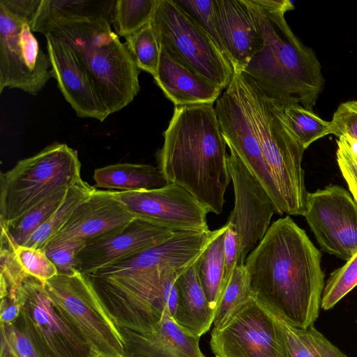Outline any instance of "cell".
I'll return each mask as SVG.
<instances>
[{
    "label": "cell",
    "mask_w": 357,
    "mask_h": 357,
    "mask_svg": "<svg viewBox=\"0 0 357 357\" xmlns=\"http://www.w3.org/2000/svg\"><path fill=\"white\" fill-rule=\"evenodd\" d=\"M321 259L289 216L277 220L244 264L252 297L293 327L314 325L325 286Z\"/></svg>",
    "instance_id": "6da1fadb"
},
{
    "label": "cell",
    "mask_w": 357,
    "mask_h": 357,
    "mask_svg": "<svg viewBox=\"0 0 357 357\" xmlns=\"http://www.w3.org/2000/svg\"><path fill=\"white\" fill-rule=\"evenodd\" d=\"M163 136L157 160L167 182L185 189L209 212L221 213L231 181L213 104L174 107Z\"/></svg>",
    "instance_id": "7a4b0ae2"
},
{
    "label": "cell",
    "mask_w": 357,
    "mask_h": 357,
    "mask_svg": "<svg viewBox=\"0 0 357 357\" xmlns=\"http://www.w3.org/2000/svg\"><path fill=\"white\" fill-rule=\"evenodd\" d=\"M261 36V46L244 70L279 106L300 105L312 111L324 87L319 61L285 20L289 0H245Z\"/></svg>",
    "instance_id": "3957f363"
},
{
    "label": "cell",
    "mask_w": 357,
    "mask_h": 357,
    "mask_svg": "<svg viewBox=\"0 0 357 357\" xmlns=\"http://www.w3.org/2000/svg\"><path fill=\"white\" fill-rule=\"evenodd\" d=\"M49 32L75 54L107 116L134 100L140 90L139 69L126 44L112 30L109 20L89 18L61 21L52 25Z\"/></svg>",
    "instance_id": "277c9868"
},
{
    "label": "cell",
    "mask_w": 357,
    "mask_h": 357,
    "mask_svg": "<svg viewBox=\"0 0 357 357\" xmlns=\"http://www.w3.org/2000/svg\"><path fill=\"white\" fill-rule=\"evenodd\" d=\"M268 171L285 213L304 215L307 197L302 160L304 147L278 116L273 103L245 73L234 71Z\"/></svg>",
    "instance_id": "5b68a950"
},
{
    "label": "cell",
    "mask_w": 357,
    "mask_h": 357,
    "mask_svg": "<svg viewBox=\"0 0 357 357\" xmlns=\"http://www.w3.org/2000/svg\"><path fill=\"white\" fill-rule=\"evenodd\" d=\"M82 180L76 151L54 142L0 174V225H8Z\"/></svg>",
    "instance_id": "8992f818"
},
{
    "label": "cell",
    "mask_w": 357,
    "mask_h": 357,
    "mask_svg": "<svg viewBox=\"0 0 357 357\" xmlns=\"http://www.w3.org/2000/svg\"><path fill=\"white\" fill-rule=\"evenodd\" d=\"M43 284L57 312L96 356L126 357L121 327L88 275L57 274Z\"/></svg>",
    "instance_id": "52a82bcc"
},
{
    "label": "cell",
    "mask_w": 357,
    "mask_h": 357,
    "mask_svg": "<svg viewBox=\"0 0 357 357\" xmlns=\"http://www.w3.org/2000/svg\"><path fill=\"white\" fill-rule=\"evenodd\" d=\"M160 45L174 59L223 89L234 68L210 36L174 0H158L150 22Z\"/></svg>",
    "instance_id": "ba28073f"
},
{
    "label": "cell",
    "mask_w": 357,
    "mask_h": 357,
    "mask_svg": "<svg viewBox=\"0 0 357 357\" xmlns=\"http://www.w3.org/2000/svg\"><path fill=\"white\" fill-rule=\"evenodd\" d=\"M21 312L14 322L42 357H96L81 335L57 312L43 284L28 275L17 291Z\"/></svg>",
    "instance_id": "9c48e42d"
},
{
    "label": "cell",
    "mask_w": 357,
    "mask_h": 357,
    "mask_svg": "<svg viewBox=\"0 0 357 357\" xmlns=\"http://www.w3.org/2000/svg\"><path fill=\"white\" fill-rule=\"evenodd\" d=\"M210 344L215 357H288L275 314L254 298L213 329Z\"/></svg>",
    "instance_id": "30bf717a"
},
{
    "label": "cell",
    "mask_w": 357,
    "mask_h": 357,
    "mask_svg": "<svg viewBox=\"0 0 357 357\" xmlns=\"http://www.w3.org/2000/svg\"><path fill=\"white\" fill-rule=\"evenodd\" d=\"M52 77L49 56L30 26L0 9V93L8 88L36 96Z\"/></svg>",
    "instance_id": "8fae6325"
},
{
    "label": "cell",
    "mask_w": 357,
    "mask_h": 357,
    "mask_svg": "<svg viewBox=\"0 0 357 357\" xmlns=\"http://www.w3.org/2000/svg\"><path fill=\"white\" fill-rule=\"evenodd\" d=\"M303 216L321 250L346 261L357 252V203L343 187L308 192Z\"/></svg>",
    "instance_id": "7c38bea8"
},
{
    "label": "cell",
    "mask_w": 357,
    "mask_h": 357,
    "mask_svg": "<svg viewBox=\"0 0 357 357\" xmlns=\"http://www.w3.org/2000/svg\"><path fill=\"white\" fill-rule=\"evenodd\" d=\"M228 172L233 183L234 206L227 222L234 228L238 241L237 266H244L247 255L264 238L275 207L266 190L228 147Z\"/></svg>",
    "instance_id": "4fadbf2b"
},
{
    "label": "cell",
    "mask_w": 357,
    "mask_h": 357,
    "mask_svg": "<svg viewBox=\"0 0 357 357\" xmlns=\"http://www.w3.org/2000/svg\"><path fill=\"white\" fill-rule=\"evenodd\" d=\"M215 112L227 146L259 181L273 201L277 213H285L282 197L264 160L252 121L233 75L225 91L215 102Z\"/></svg>",
    "instance_id": "5bb4252c"
},
{
    "label": "cell",
    "mask_w": 357,
    "mask_h": 357,
    "mask_svg": "<svg viewBox=\"0 0 357 357\" xmlns=\"http://www.w3.org/2000/svg\"><path fill=\"white\" fill-rule=\"evenodd\" d=\"M117 199L135 218L174 231L208 229L209 211L189 192L174 183L141 191H115Z\"/></svg>",
    "instance_id": "9a60e30c"
},
{
    "label": "cell",
    "mask_w": 357,
    "mask_h": 357,
    "mask_svg": "<svg viewBox=\"0 0 357 357\" xmlns=\"http://www.w3.org/2000/svg\"><path fill=\"white\" fill-rule=\"evenodd\" d=\"M176 231L135 218L119 230L86 241L77 254V270L92 275L160 244Z\"/></svg>",
    "instance_id": "2e32d148"
},
{
    "label": "cell",
    "mask_w": 357,
    "mask_h": 357,
    "mask_svg": "<svg viewBox=\"0 0 357 357\" xmlns=\"http://www.w3.org/2000/svg\"><path fill=\"white\" fill-rule=\"evenodd\" d=\"M220 229L202 231H177L172 236L142 252L99 270L89 276L120 277L135 273L170 268L181 273L202 254L218 235Z\"/></svg>",
    "instance_id": "e0dca14e"
},
{
    "label": "cell",
    "mask_w": 357,
    "mask_h": 357,
    "mask_svg": "<svg viewBox=\"0 0 357 357\" xmlns=\"http://www.w3.org/2000/svg\"><path fill=\"white\" fill-rule=\"evenodd\" d=\"M44 36L52 75L66 100L79 117L102 122L108 116L89 75L75 54L52 33Z\"/></svg>",
    "instance_id": "ac0fdd59"
},
{
    "label": "cell",
    "mask_w": 357,
    "mask_h": 357,
    "mask_svg": "<svg viewBox=\"0 0 357 357\" xmlns=\"http://www.w3.org/2000/svg\"><path fill=\"white\" fill-rule=\"evenodd\" d=\"M134 219L117 199L115 190L96 189L79 204L45 248L77 241L86 243L119 230Z\"/></svg>",
    "instance_id": "d6986e66"
},
{
    "label": "cell",
    "mask_w": 357,
    "mask_h": 357,
    "mask_svg": "<svg viewBox=\"0 0 357 357\" xmlns=\"http://www.w3.org/2000/svg\"><path fill=\"white\" fill-rule=\"evenodd\" d=\"M223 52L234 70L243 71L261 46V36L245 0H214Z\"/></svg>",
    "instance_id": "ffe728a7"
},
{
    "label": "cell",
    "mask_w": 357,
    "mask_h": 357,
    "mask_svg": "<svg viewBox=\"0 0 357 357\" xmlns=\"http://www.w3.org/2000/svg\"><path fill=\"white\" fill-rule=\"evenodd\" d=\"M121 330L126 357H205L199 348V337L181 327L167 310L150 333Z\"/></svg>",
    "instance_id": "44dd1931"
},
{
    "label": "cell",
    "mask_w": 357,
    "mask_h": 357,
    "mask_svg": "<svg viewBox=\"0 0 357 357\" xmlns=\"http://www.w3.org/2000/svg\"><path fill=\"white\" fill-rule=\"evenodd\" d=\"M156 84L175 107L213 104L222 88L174 59L161 46Z\"/></svg>",
    "instance_id": "7402d4cb"
},
{
    "label": "cell",
    "mask_w": 357,
    "mask_h": 357,
    "mask_svg": "<svg viewBox=\"0 0 357 357\" xmlns=\"http://www.w3.org/2000/svg\"><path fill=\"white\" fill-rule=\"evenodd\" d=\"M198 259L178 275V302L173 319L184 330L200 337L213 323L216 310L211 307L201 286Z\"/></svg>",
    "instance_id": "603a6c76"
},
{
    "label": "cell",
    "mask_w": 357,
    "mask_h": 357,
    "mask_svg": "<svg viewBox=\"0 0 357 357\" xmlns=\"http://www.w3.org/2000/svg\"><path fill=\"white\" fill-rule=\"evenodd\" d=\"M116 0H42L31 26L45 35L54 24L68 20L105 18L112 22Z\"/></svg>",
    "instance_id": "cb8c5ba5"
},
{
    "label": "cell",
    "mask_w": 357,
    "mask_h": 357,
    "mask_svg": "<svg viewBox=\"0 0 357 357\" xmlns=\"http://www.w3.org/2000/svg\"><path fill=\"white\" fill-rule=\"evenodd\" d=\"M96 187L115 191H141L161 188L169 183L158 167L147 164L116 163L97 168Z\"/></svg>",
    "instance_id": "d4e9b609"
},
{
    "label": "cell",
    "mask_w": 357,
    "mask_h": 357,
    "mask_svg": "<svg viewBox=\"0 0 357 357\" xmlns=\"http://www.w3.org/2000/svg\"><path fill=\"white\" fill-rule=\"evenodd\" d=\"M225 233V231L213 239L198 259L201 286L211 307L215 310L224 293Z\"/></svg>",
    "instance_id": "484cf974"
},
{
    "label": "cell",
    "mask_w": 357,
    "mask_h": 357,
    "mask_svg": "<svg viewBox=\"0 0 357 357\" xmlns=\"http://www.w3.org/2000/svg\"><path fill=\"white\" fill-rule=\"evenodd\" d=\"M95 190L93 186L82 179L70 187L59 208L29 237L24 245L44 250L48 243L68 222L79 204Z\"/></svg>",
    "instance_id": "4316f807"
},
{
    "label": "cell",
    "mask_w": 357,
    "mask_h": 357,
    "mask_svg": "<svg viewBox=\"0 0 357 357\" xmlns=\"http://www.w3.org/2000/svg\"><path fill=\"white\" fill-rule=\"evenodd\" d=\"M273 107L293 136L305 149L316 140L331 134V121L323 120L313 111L300 105L279 106L273 103Z\"/></svg>",
    "instance_id": "83f0119b"
},
{
    "label": "cell",
    "mask_w": 357,
    "mask_h": 357,
    "mask_svg": "<svg viewBox=\"0 0 357 357\" xmlns=\"http://www.w3.org/2000/svg\"><path fill=\"white\" fill-rule=\"evenodd\" d=\"M158 0H116L112 25L116 35L126 38L150 23Z\"/></svg>",
    "instance_id": "f1b7e54d"
},
{
    "label": "cell",
    "mask_w": 357,
    "mask_h": 357,
    "mask_svg": "<svg viewBox=\"0 0 357 357\" xmlns=\"http://www.w3.org/2000/svg\"><path fill=\"white\" fill-rule=\"evenodd\" d=\"M67 190H61L54 194L8 225H0L7 229L17 244L24 245L29 237L59 208L66 197Z\"/></svg>",
    "instance_id": "f546056e"
},
{
    "label": "cell",
    "mask_w": 357,
    "mask_h": 357,
    "mask_svg": "<svg viewBox=\"0 0 357 357\" xmlns=\"http://www.w3.org/2000/svg\"><path fill=\"white\" fill-rule=\"evenodd\" d=\"M252 297L249 278L244 266H237L216 309L213 328H221Z\"/></svg>",
    "instance_id": "4dcf8cb0"
},
{
    "label": "cell",
    "mask_w": 357,
    "mask_h": 357,
    "mask_svg": "<svg viewBox=\"0 0 357 357\" xmlns=\"http://www.w3.org/2000/svg\"><path fill=\"white\" fill-rule=\"evenodd\" d=\"M125 44L137 68L154 77L160 63L161 45L151 24L149 23L125 38Z\"/></svg>",
    "instance_id": "1f68e13d"
},
{
    "label": "cell",
    "mask_w": 357,
    "mask_h": 357,
    "mask_svg": "<svg viewBox=\"0 0 357 357\" xmlns=\"http://www.w3.org/2000/svg\"><path fill=\"white\" fill-rule=\"evenodd\" d=\"M0 295L1 298H17V291L28 275L19 264L14 250L15 241L7 229L0 225Z\"/></svg>",
    "instance_id": "d6a6232c"
},
{
    "label": "cell",
    "mask_w": 357,
    "mask_h": 357,
    "mask_svg": "<svg viewBox=\"0 0 357 357\" xmlns=\"http://www.w3.org/2000/svg\"><path fill=\"white\" fill-rule=\"evenodd\" d=\"M357 286V252L346 264L335 270L326 280L321 307L329 310Z\"/></svg>",
    "instance_id": "836d02e7"
},
{
    "label": "cell",
    "mask_w": 357,
    "mask_h": 357,
    "mask_svg": "<svg viewBox=\"0 0 357 357\" xmlns=\"http://www.w3.org/2000/svg\"><path fill=\"white\" fill-rule=\"evenodd\" d=\"M0 357H42L29 336L16 324L1 323Z\"/></svg>",
    "instance_id": "e575fe53"
},
{
    "label": "cell",
    "mask_w": 357,
    "mask_h": 357,
    "mask_svg": "<svg viewBox=\"0 0 357 357\" xmlns=\"http://www.w3.org/2000/svg\"><path fill=\"white\" fill-rule=\"evenodd\" d=\"M17 259L24 271L42 283L58 274L57 269L44 250L14 243Z\"/></svg>",
    "instance_id": "d590c367"
},
{
    "label": "cell",
    "mask_w": 357,
    "mask_h": 357,
    "mask_svg": "<svg viewBox=\"0 0 357 357\" xmlns=\"http://www.w3.org/2000/svg\"><path fill=\"white\" fill-rule=\"evenodd\" d=\"M210 36L223 52L218 32L214 0H174Z\"/></svg>",
    "instance_id": "8d00e7d4"
},
{
    "label": "cell",
    "mask_w": 357,
    "mask_h": 357,
    "mask_svg": "<svg viewBox=\"0 0 357 357\" xmlns=\"http://www.w3.org/2000/svg\"><path fill=\"white\" fill-rule=\"evenodd\" d=\"M276 318L283 332L288 357H316L314 325L300 329L290 326L278 316Z\"/></svg>",
    "instance_id": "74e56055"
},
{
    "label": "cell",
    "mask_w": 357,
    "mask_h": 357,
    "mask_svg": "<svg viewBox=\"0 0 357 357\" xmlns=\"http://www.w3.org/2000/svg\"><path fill=\"white\" fill-rule=\"evenodd\" d=\"M84 244L82 241L68 242L44 251L55 265L58 274L70 275L78 271L76 257Z\"/></svg>",
    "instance_id": "f35d334b"
},
{
    "label": "cell",
    "mask_w": 357,
    "mask_h": 357,
    "mask_svg": "<svg viewBox=\"0 0 357 357\" xmlns=\"http://www.w3.org/2000/svg\"><path fill=\"white\" fill-rule=\"evenodd\" d=\"M331 134H347L357 139V100L341 103L333 114Z\"/></svg>",
    "instance_id": "ab89813d"
},
{
    "label": "cell",
    "mask_w": 357,
    "mask_h": 357,
    "mask_svg": "<svg viewBox=\"0 0 357 357\" xmlns=\"http://www.w3.org/2000/svg\"><path fill=\"white\" fill-rule=\"evenodd\" d=\"M337 162L353 198L357 203V157L340 140H337Z\"/></svg>",
    "instance_id": "60d3db41"
},
{
    "label": "cell",
    "mask_w": 357,
    "mask_h": 357,
    "mask_svg": "<svg viewBox=\"0 0 357 357\" xmlns=\"http://www.w3.org/2000/svg\"><path fill=\"white\" fill-rule=\"evenodd\" d=\"M41 3L42 0H0V9L31 27Z\"/></svg>",
    "instance_id": "b9f144b4"
},
{
    "label": "cell",
    "mask_w": 357,
    "mask_h": 357,
    "mask_svg": "<svg viewBox=\"0 0 357 357\" xmlns=\"http://www.w3.org/2000/svg\"><path fill=\"white\" fill-rule=\"evenodd\" d=\"M226 225L227 229L224 236V292L235 268L237 267L238 258V241L237 234L231 225L227 222Z\"/></svg>",
    "instance_id": "7bdbcfd3"
},
{
    "label": "cell",
    "mask_w": 357,
    "mask_h": 357,
    "mask_svg": "<svg viewBox=\"0 0 357 357\" xmlns=\"http://www.w3.org/2000/svg\"><path fill=\"white\" fill-rule=\"evenodd\" d=\"M316 357H347L340 349L314 328Z\"/></svg>",
    "instance_id": "ee69618b"
},
{
    "label": "cell",
    "mask_w": 357,
    "mask_h": 357,
    "mask_svg": "<svg viewBox=\"0 0 357 357\" xmlns=\"http://www.w3.org/2000/svg\"><path fill=\"white\" fill-rule=\"evenodd\" d=\"M21 306L17 299L8 297L1 298L0 321L3 324H13L19 317Z\"/></svg>",
    "instance_id": "f6af8a7d"
},
{
    "label": "cell",
    "mask_w": 357,
    "mask_h": 357,
    "mask_svg": "<svg viewBox=\"0 0 357 357\" xmlns=\"http://www.w3.org/2000/svg\"><path fill=\"white\" fill-rule=\"evenodd\" d=\"M339 139H340L353 154L357 157V139L347 134L339 137Z\"/></svg>",
    "instance_id": "bcb514c9"
},
{
    "label": "cell",
    "mask_w": 357,
    "mask_h": 357,
    "mask_svg": "<svg viewBox=\"0 0 357 357\" xmlns=\"http://www.w3.org/2000/svg\"><path fill=\"white\" fill-rule=\"evenodd\" d=\"M96 357H107V356H97Z\"/></svg>",
    "instance_id": "7dc6e473"
},
{
    "label": "cell",
    "mask_w": 357,
    "mask_h": 357,
    "mask_svg": "<svg viewBox=\"0 0 357 357\" xmlns=\"http://www.w3.org/2000/svg\"><path fill=\"white\" fill-rule=\"evenodd\" d=\"M356 323H357V319H356Z\"/></svg>",
    "instance_id": "c3c4849f"
}]
</instances>
